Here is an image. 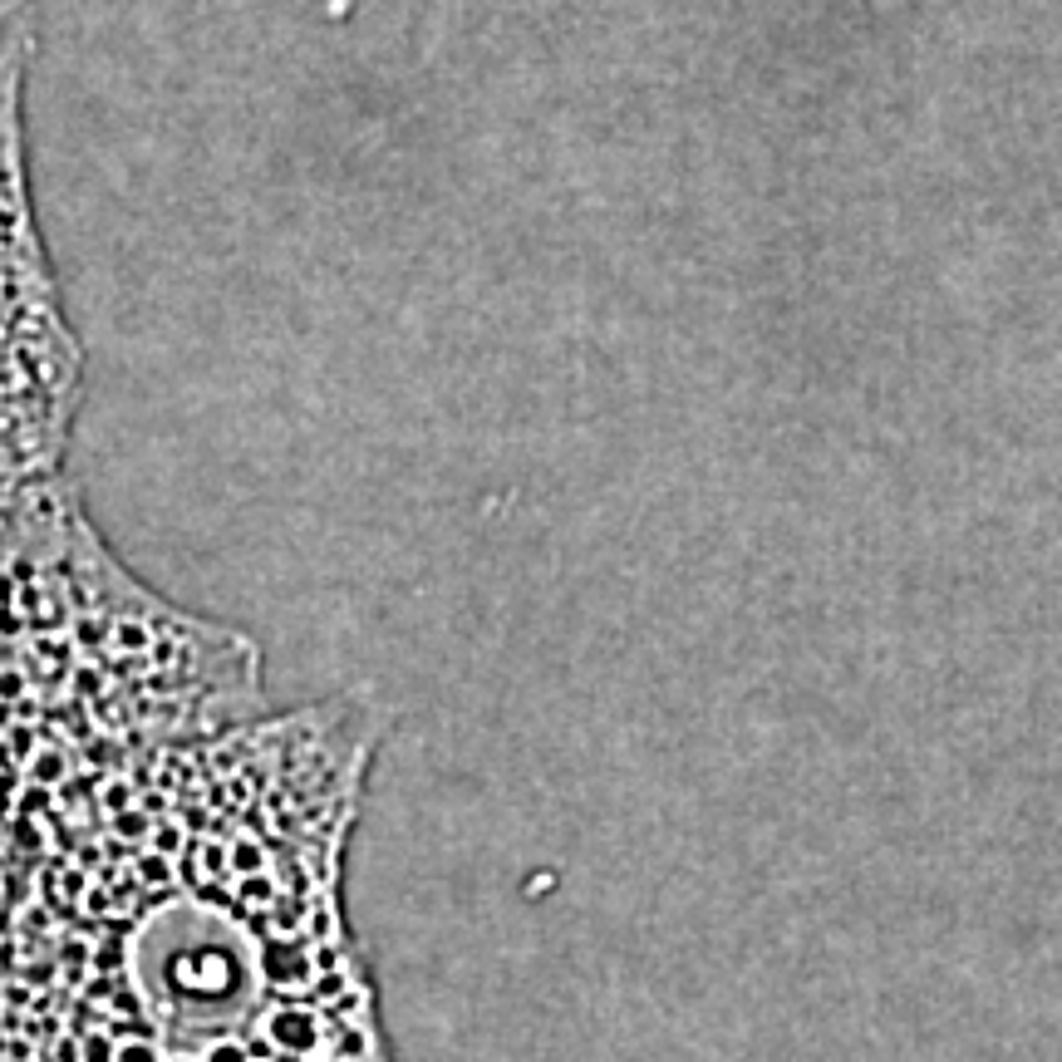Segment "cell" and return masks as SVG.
Returning <instances> with one entry per match:
<instances>
[{"label": "cell", "mask_w": 1062, "mask_h": 1062, "mask_svg": "<svg viewBox=\"0 0 1062 1062\" xmlns=\"http://www.w3.org/2000/svg\"><path fill=\"white\" fill-rule=\"evenodd\" d=\"M369 689L118 748L40 802L0 1062H399L350 915Z\"/></svg>", "instance_id": "6da1fadb"}]
</instances>
